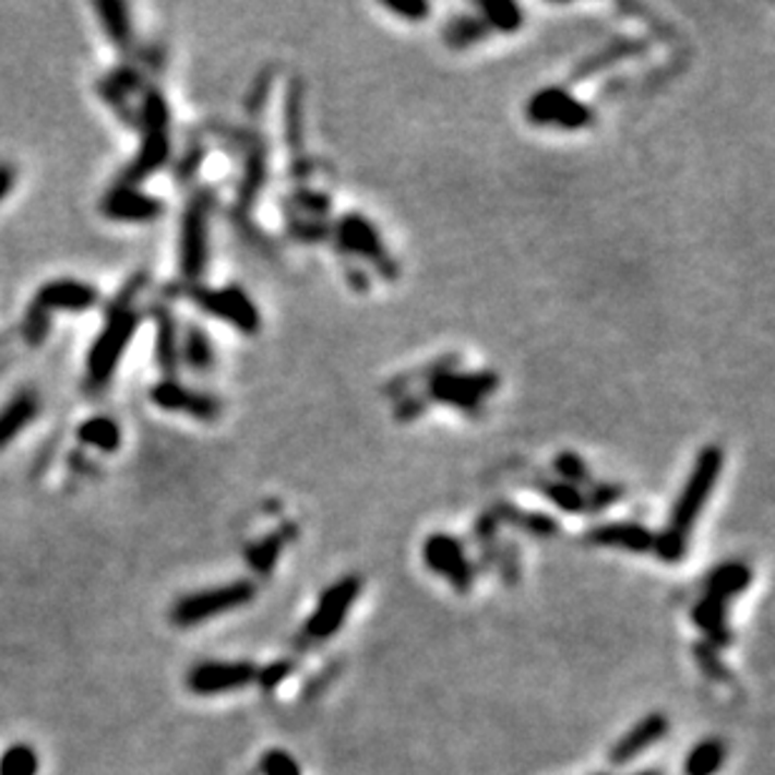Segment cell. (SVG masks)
<instances>
[{"mask_svg":"<svg viewBox=\"0 0 775 775\" xmlns=\"http://www.w3.org/2000/svg\"><path fill=\"white\" fill-rule=\"evenodd\" d=\"M490 28H487L482 19H475V15H460V19H452V23L446 25L444 38L450 48H467L472 44H479Z\"/></svg>","mask_w":775,"mask_h":775,"instance_id":"24","label":"cell"},{"mask_svg":"<svg viewBox=\"0 0 775 775\" xmlns=\"http://www.w3.org/2000/svg\"><path fill=\"white\" fill-rule=\"evenodd\" d=\"M542 492L550 497V500L558 504L564 512H585L587 510V497L577 490L575 485L568 482H545Z\"/></svg>","mask_w":775,"mask_h":775,"instance_id":"33","label":"cell"},{"mask_svg":"<svg viewBox=\"0 0 775 775\" xmlns=\"http://www.w3.org/2000/svg\"><path fill=\"white\" fill-rule=\"evenodd\" d=\"M79 437L91 446H98L104 452H116L121 444V429L106 417H94L79 429Z\"/></svg>","mask_w":775,"mask_h":775,"instance_id":"26","label":"cell"},{"mask_svg":"<svg viewBox=\"0 0 775 775\" xmlns=\"http://www.w3.org/2000/svg\"><path fill=\"white\" fill-rule=\"evenodd\" d=\"M143 121H146V141H143L136 162L126 171V181H141L168 162V108L164 98L154 94L143 104Z\"/></svg>","mask_w":775,"mask_h":775,"instance_id":"4","label":"cell"},{"mask_svg":"<svg viewBox=\"0 0 775 775\" xmlns=\"http://www.w3.org/2000/svg\"><path fill=\"white\" fill-rule=\"evenodd\" d=\"M257 597V587L249 580H236V583L199 589L181 597L171 608V622L176 628H193L201 622L216 618V615L239 610Z\"/></svg>","mask_w":775,"mask_h":775,"instance_id":"2","label":"cell"},{"mask_svg":"<svg viewBox=\"0 0 775 775\" xmlns=\"http://www.w3.org/2000/svg\"><path fill=\"white\" fill-rule=\"evenodd\" d=\"M301 83L291 81L289 94H286V141L291 151H301L305 139V123H301Z\"/></svg>","mask_w":775,"mask_h":775,"instance_id":"29","label":"cell"},{"mask_svg":"<svg viewBox=\"0 0 775 775\" xmlns=\"http://www.w3.org/2000/svg\"><path fill=\"white\" fill-rule=\"evenodd\" d=\"M15 187V168L8 164H0V201H3L11 189Z\"/></svg>","mask_w":775,"mask_h":775,"instance_id":"41","label":"cell"},{"mask_svg":"<svg viewBox=\"0 0 775 775\" xmlns=\"http://www.w3.org/2000/svg\"><path fill=\"white\" fill-rule=\"evenodd\" d=\"M668 730H670L668 715L651 713L647 718L640 720L633 730H628L618 743H615V748L610 751V763L628 765L630 761H635L637 755H643L647 748L660 743V740L668 736Z\"/></svg>","mask_w":775,"mask_h":775,"instance_id":"13","label":"cell"},{"mask_svg":"<svg viewBox=\"0 0 775 775\" xmlns=\"http://www.w3.org/2000/svg\"><path fill=\"white\" fill-rule=\"evenodd\" d=\"M261 773L264 775H301L299 765L286 751H269L261 758Z\"/></svg>","mask_w":775,"mask_h":775,"instance_id":"36","label":"cell"},{"mask_svg":"<svg viewBox=\"0 0 775 775\" xmlns=\"http://www.w3.org/2000/svg\"><path fill=\"white\" fill-rule=\"evenodd\" d=\"M425 562L427 568L450 580V585L457 593H467L475 580V570L465 555V547L460 545L457 537L437 533L429 535L425 542Z\"/></svg>","mask_w":775,"mask_h":775,"instance_id":"10","label":"cell"},{"mask_svg":"<svg viewBox=\"0 0 775 775\" xmlns=\"http://www.w3.org/2000/svg\"><path fill=\"white\" fill-rule=\"evenodd\" d=\"M291 672V663L289 660H279V663H272V665H266V668H261L257 672V682L264 690H274V688H279L282 682L286 680V676Z\"/></svg>","mask_w":775,"mask_h":775,"instance_id":"38","label":"cell"},{"mask_svg":"<svg viewBox=\"0 0 775 775\" xmlns=\"http://www.w3.org/2000/svg\"><path fill=\"white\" fill-rule=\"evenodd\" d=\"M726 615H728V605L707 595L693 608V622L707 635L705 643L713 645L715 651L723 645H728L732 637L730 630L726 628Z\"/></svg>","mask_w":775,"mask_h":775,"instance_id":"19","label":"cell"},{"mask_svg":"<svg viewBox=\"0 0 775 775\" xmlns=\"http://www.w3.org/2000/svg\"><path fill=\"white\" fill-rule=\"evenodd\" d=\"M728 748L720 738H707L685 758V775H715L726 763Z\"/></svg>","mask_w":775,"mask_h":775,"instance_id":"21","label":"cell"},{"mask_svg":"<svg viewBox=\"0 0 775 775\" xmlns=\"http://www.w3.org/2000/svg\"><path fill=\"white\" fill-rule=\"evenodd\" d=\"M336 236H339V247L344 251H349L351 257L367 259L372 261V264L382 272L384 276H397V266H394V261L386 254L382 239H379V234L372 224L367 222L365 216L359 214H349L344 216L339 226H336Z\"/></svg>","mask_w":775,"mask_h":775,"instance_id":"11","label":"cell"},{"mask_svg":"<svg viewBox=\"0 0 775 775\" xmlns=\"http://www.w3.org/2000/svg\"><path fill=\"white\" fill-rule=\"evenodd\" d=\"M637 775H660L658 771H643V773H637Z\"/></svg>","mask_w":775,"mask_h":775,"instance_id":"42","label":"cell"},{"mask_svg":"<svg viewBox=\"0 0 775 775\" xmlns=\"http://www.w3.org/2000/svg\"><path fill=\"white\" fill-rule=\"evenodd\" d=\"M359 593H361V577L357 575L344 577L326 589L322 600L317 605V610L311 612V618L307 620L301 640H307V643H324L326 637L339 633V628L344 625V620H347V615L351 610L354 600L359 597Z\"/></svg>","mask_w":775,"mask_h":775,"instance_id":"3","label":"cell"},{"mask_svg":"<svg viewBox=\"0 0 775 775\" xmlns=\"http://www.w3.org/2000/svg\"><path fill=\"white\" fill-rule=\"evenodd\" d=\"M751 577H753V572H751V568H748V564L726 562V564H720L718 570L711 572V577H707V585H705V595L728 605L730 597L740 595L748 585H751Z\"/></svg>","mask_w":775,"mask_h":775,"instance_id":"20","label":"cell"},{"mask_svg":"<svg viewBox=\"0 0 775 775\" xmlns=\"http://www.w3.org/2000/svg\"><path fill=\"white\" fill-rule=\"evenodd\" d=\"M96 11L100 15V21H104V28L108 31V36H111L118 46H123L131 36L129 8L118 3V0H104V3L96 5Z\"/></svg>","mask_w":775,"mask_h":775,"instance_id":"27","label":"cell"},{"mask_svg":"<svg viewBox=\"0 0 775 775\" xmlns=\"http://www.w3.org/2000/svg\"><path fill=\"white\" fill-rule=\"evenodd\" d=\"M38 415V397L21 392L0 409V450H5Z\"/></svg>","mask_w":775,"mask_h":775,"instance_id":"18","label":"cell"},{"mask_svg":"<svg viewBox=\"0 0 775 775\" xmlns=\"http://www.w3.org/2000/svg\"><path fill=\"white\" fill-rule=\"evenodd\" d=\"M208 214H212V196L199 193L191 199L181 226V272L187 279H199L208 259Z\"/></svg>","mask_w":775,"mask_h":775,"instance_id":"5","label":"cell"},{"mask_svg":"<svg viewBox=\"0 0 775 775\" xmlns=\"http://www.w3.org/2000/svg\"><path fill=\"white\" fill-rule=\"evenodd\" d=\"M637 50H643V44H637V40H633V38L615 40V44H610L608 48L600 50V53H597V56H589L587 61L575 71V75H577V79H585V75L608 69V65L618 63L620 58L633 56V53H637Z\"/></svg>","mask_w":775,"mask_h":775,"instance_id":"25","label":"cell"},{"mask_svg":"<svg viewBox=\"0 0 775 775\" xmlns=\"http://www.w3.org/2000/svg\"><path fill=\"white\" fill-rule=\"evenodd\" d=\"M294 204H297V208H305V212H309L314 218L330 212V201H326L322 193L314 191H299L297 196H294Z\"/></svg>","mask_w":775,"mask_h":775,"instance_id":"39","label":"cell"},{"mask_svg":"<svg viewBox=\"0 0 775 775\" xmlns=\"http://www.w3.org/2000/svg\"><path fill=\"white\" fill-rule=\"evenodd\" d=\"M527 118L537 126H560L572 131L593 121V111L564 88H545L529 98Z\"/></svg>","mask_w":775,"mask_h":775,"instance_id":"9","label":"cell"},{"mask_svg":"<svg viewBox=\"0 0 775 775\" xmlns=\"http://www.w3.org/2000/svg\"><path fill=\"white\" fill-rule=\"evenodd\" d=\"M492 515L508 520L510 525H517L520 529H525V533L537 537H550L558 533V525H555L552 517L540 515V512H522L517 508H510V504H500Z\"/></svg>","mask_w":775,"mask_h":775,"instance_id":"22","label":"cell"},{"mask_svg":"<svg viewBox=\"0 0 775 775\" xmlns=\"http://www.w3.org/2000/svg\"><path fill=\"white\" fill-rule=\"evenodd\" d=\"M555 469H558V475L562 477V482H568V485H583L587 482V467H585V462L577 457V454H572V452H564L560 454L558 460H555Z\"/></svg>","mask_w":775,"mask_h":775,"instance_id":"35","label":"cell"},{"mask_svg":"<svg viewBox=\"0 0 775 775\" xmlns=\"http://www.w3.org/2000/svg\"><path fill=\"white\" fill-rule=\"evenodd\" d=\"M286 537H289V533L269 535L266 540H261L259 545L249 547L247 560H249V564H251V570L261 572V575H266V572H272L276 560H279V555H282V550H284Z\"/></svg>","mask_w":775,"mask_h":775,"instance_id":"28","label":"cell"},{"mask_svg":"<svg viewBox=\"0 0 775 775\" xmlns=\"http://www.w3.org/2000/svg\"><path fill=\"white\" fill-rule=\"evenodd\" d=\"M587 540L600 547H618L628 552H653L655 535L645 525L637 522H610V525L595 527L587 535Z\"/></svg>","mask_w":775,"mask_h":775,"instance_id":"16","label":"cell"},{"mask_svg":"<svg viewBox=\"0 0 775 775\" xmlns=\"http://www.w3.org/2000/svg\"><path fill=\"white\" fill-rule=\"evenodd\" d=\"M176 326L168 317H162V324H158V347L156 357L162 361V367L166 372L176 369V357H179V344H176Z\"/></svg>","mask_w":775,"mask_h":775,"instance_id":"34","label":"cell"},{"mask_svg":"<svg viewBox=\"0 0 775 775\" xmlns=\"http://www.w3.org/2000/svg\"><path fill=\"white\" fill-rule=\"evenodd\" d=\"M98 294L94 286L83 282H50L38 294V307L58 309V311H86L96 305Z\"/></svg>","mask_w":775,"mask_h":775,"instance_id":"17","label":"cell"},{"mask_svg":"<svg viewBox=\"0 0 775 775\" xmlns=\"http://www.w3.org/2000/svg\"><path fill=\"white\" fill-rule=\"evenodd\" d=\"M183 354H187L189 367L199 369V372H204V369L214 365L212 342H208V336L201 330H196V326L187 332V339H183Z\"/></svg>","mask_w":775,"mask_h":775,"instance_id":"32","label":"cell"},{"mask_svg":"<svg viewBox=\"0 0 775 775\" xmlns=\"http://www.w3.org/2000/svg\"><path fill=\"white\" fill-rule=\"evenodd\" d=\"M695 658L701 660V668L705 676H711L715 680H726L728 678V670L723 668V663L718 658V651H715L713 645H707V643H701V645H695Z\"/></svg>","mask_w":775,"mask_h":775,"instance_id":"37","label":"cell"},{"mask_svg":"<svg viewBox=\"0 0 775 775\" xmlns=\"http://www.w3.org/2000/svg\"><path fill=\"white\" fill-rule=\"evenodd\" d=\"M196 305L204 311H208V314L229 322L243 334H257L261 326V317H259V309L254 307V301H251L241 289H236V286H229V289H216V291L214 289L199 291Z\"/></svg>","mask_w":775,"mask_h":775,"instance_id":"12","label":"cell"},{"mask_svg":"<svg viewBox=\"0 0 775 775\" xmlns=\"http://www.w3.org/2000/svg\"><path fill=\"white\" fill-rule=\"evenodd\" d=\"M38 753L31 746H13L0 758V775H38Z\"/></svg>","mask_w":775,"mask_h":775,"instance_id":"30","label":"cell"},{"mask_svg":"<svg viewBox=\"0 0 775 775\" xmlns=\"http://www.w3.org/2000/svg\"><path fill=\"white\" fill-rule=\"evenodd\" d=\"M264 179H266V156H264V148L257 146L254 154L249 156L247 174H243V183H241V204L243 206L254 204V199L259 196L261 187H264Z\"/></svg>","mask_w":775,"mask_h":775,"instance_id":"31","label":"cell"},{"mask_svg":"<svg viewBox=\"0 0 775 775\" xmlns=\"http://www.w3.org/2000/svg\"><path fill=\"white\" fill-rule=\"evenodd\" d=\"M497 390V374L490 372H472V374H454L437 369L429 377V397H434L442 404H452L465 412H475L487 394Z\"/></svg>","mask_w":775,"mask_h":775,"instance_id":"6","label":"cell"},{"mask_svg":"<svg viewBox=\"0 0 775 775\" xmlns=\"http://www.w3.org/2000/svg\"><path fill=\"white\" fill-rule=\"evenodd\" d=\"M479 11H482V21L487 28H494L502 33L520 31L522 8L515 3H508V0H482V3H479Z\"/></svg>","mask_w":775,"mask_h":775,"instance_id":"23","label":"cell"},{"mask_svg":"<svg viewBox=\"0 0 775 775\" xmlns=\"http://www.w3.org/2000/svg\"><path fill=\"white\" fill-rule=\"evenodd\" d=\"M104 214L114 222H151V218L162 216L164 204L156 196H148V193H141L131 187L114 189L104 199Z\"/></svg>","mask_w":775,"mask_h":775,"instance_id":"15","label":"cell"},{"mask_svg":"<svg viewBox=\"0 0 775 775\" xmlns=\"http://www.w3.org/2000/svg\"><path fill=\"white\" fill-rule=\"evenodd\" d=\"M384 8H390L392 13L404 15V19L419 23L429 15V5L419 3V0H412V3H384Z\"/></svg>","mask_w":775,"mask_h":775,"instance_id":"40","label":"cell"},{"mask_svg":"<svg viewBox=\"0 0 775 775\" xmlns=\"http://www.w3.org/2000/svg\"><path fill=\"white\" fill-rule=\"evenodd\" d=\"M139 319L136 314H129V311H121L116 314L111 322L94 344V349L88 354V379L94 384H104L108 377L116 372L118 361H121L126 347H129L133 332H136Z\"/></svg>","mask_w":775,"mask_h":775,"instance_id":"7","label":"cell"},{"mask_svg":"<svg viewBox=\"0 0 775 775\" xmlns=\"http://www.w3.org/2000/svg\"><path fill=\"white\" fill-rule=\"evenodd\" d=\"M723 469V450L720 446H705L698 457L693 472H690L685 487L680 490V497L672 508L668 525L660 535H655V552L665 562H680L688 550L690 533H693L695 520L701 517L707 497L715 490Z\"/></svg>","mask_w":775,"mask_h":775,"instance_id":"1","label":"cell"},{"mask_svg":"<svg viewBox=\"0 0 775 775\" xmlns=\"http://www.w3.org/2000/svg\"><path fill=\"white\" fill-rule=\"evenodd\" d=\"M151 400H154L156 407L168 409V412H183V415L206 419V422H212V419L218 417V400L208 397V394H199L191 392L187 386H181L179 382H162L154 386V392H151Z\"/></svg>","mask_w":775,"mask_h":775,"instance_id":"14","label":"cell"},{"mask_svg":"<svg viewBox=\"0 0 775 775\" xmlns=\"http://www.w3.org/2000/svg\"><path fill=\"white\" fill-rule=\"evenodd\" d=\"M259 668L254 663H201L189 670L187 688L193 695H224L243 690L257 682Z\"/></svg>","mask_w":775,"mask_h":775,"instance_id":"8","label":"cell"}]
</instances>
